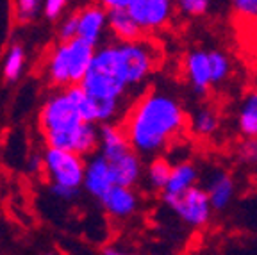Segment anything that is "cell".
I'll return each instance as SVG.
<instances>
[{
    "instance_id": "6da1fadb",
    "label": "cell",
    "mask_w": 257,
    "mask_h": 255,
    "mask_svg": "<svg viewBox=\"0 0 257 255\" xmlns=\"http://www.w3.org/2000/svg\"><path fill=\"white\" fill-rule=\"evenodd\" d=\"M161 63L157 45L149 40L111 41L96 47L80 86L95 100L96 123H112L123 112L131 89L141 88Z\"/></svg>"
},
{
    "instance_id": "ffe728a7",
    "label": "cell",
    "mask_w": 257,
    "mask_h": 255,
    "mask_svg": "<svg viewBox=\"0 0 257 255\" xmlns=\"http://www.w3.org/2000/svg\"><path fill=\"white\" fill-rule=\"evenodd\" d=\"M209 59H211V75H213V86L225 82L230 77L232 72V63H230L229 56L223 54L221 50H211L209 52Z\"/></svg>"
},
{
    "instance_id": "f546056e",
    "label": "cell",
    "mask_w": 257,
    "mask_h": 255,
    "mask_svg": "<svg viewBox=\"0 0 257 255\" xmlns=\"http://www.w3.org/2000/svg\"><path fill=\"white\" fill-rule=\"evenodd\" d=\"M102 253H107V255H118V253H121L118 248H104L102 250Z\"/></svg>"
},
{
    "instance_id": "484cf974",
    "label": "cell",
    "mask_w": 257,
    "mask_h": 255,
    "mask_svg": "<svg viewBox=\"0 0 257 255\" xmlns=\"http://www.w3.org/2000/svg\"><path fill=\"white\" fill-rule=\"evenodd\" d=\"M68 6V0H43V15L47 20H57Z\"/></svg>"
},
{
    "instance_id": "5bb4252c",
    "label": "cell",
    "mask_w": 257,
    "mask_h": 255,
    "mask_svg": "<svg viewBox=\"0 0 257 255\" xmlns=\"http://www.w3.org/2000/svg\"><path fill=\"white\" fill-rule=\"evenodd\" d=\"M109 31L116 41H134L143 38V29L128 13V9H112L109 11Z\"/></svg>"
},
{
    "instance_id": "603a6c76",
    "label": "cell",
    "mask_w": 257,
    "mask_h": 255,
    "mask_svg": "<svg viewBox=\"0 0 257 255\" xmlns=\"http://www.w3.org/2000/svg\"><path fill=\"white\" fill-rule=\"evenodd\" d=\"M230 4L239 20L257 22V0H230Z\"/></svg>"
},
{
    "instance_id": "ba28073f",
    "label": "cell",
    "mask_w": 257,
    "mask_h": 255,
    "mask_svg": "<svg viewBox=\"0 0 257 255\" xmlns=\"http://www.w3.org/2000/svg\"><path fill=\"white\" fill-rule=\"evenodd\" d=\"M114 177L109 161L102 156L100 152H95L86 159V172H84V184L82 188L93 198H102V195L107 193L114 186Z\"/></svg>"
},
{
    "instance_id": "d4e9b609",
    "label": "cell",
    "mask_w": 257,
    "mask_h": 255,
    "mask_svg": "<svg viewBox=\"0 0 257 255\" xmlns=\"http://www.w3.org/2000/svg\"><path fill=\"white\" fill-rule=\"evenodd\" d=\"M239 159L245 164H255L257 166V136L246 138V141L239 147Z\"/></svg>"
},
{
    "instance_id": "9a60e30c",
    "label": "cell",
    "mask_w": 257,
    "mask_h": 255,
    "mask_svg": "<svg viewBox=\"0 0 257 255\" xmlns=\"http://www.w3.org/2000/svg\"><path fill=\"white\" fill-rule=\"evenodd\" d=\"M197 182H198V170L195 164L189 163V161L177 163L173 164L172 175H170L166 188L161 191V196L181 195V193L188 191L193 186H197Z\"/></svg>"
},
{
    "instance_id": "8fae6325",
    "label": "cell",
    "mask_w": 257,
    "mask_h": 255,
    "mask_svg": "<svg viewBox=\"0 0 257 255\" xmlns=\"http://www.w3.org/2000/svg\"><path fill=\"white\" fill-rule=\"evenodd\" d=\"M184 75L197 95H205L209 89L213 88L209 52H205V50H191L184 59Z\"/></svg>"
},
{
    "instance_id": "cb8c5ba5",
    "label": "cell",
    "mask_w": 257,
    "mask_h": 255,
    "mask_svg": "<svg viewBox=\"0 0 257 255\" xmlns=\"http://www.w3.org/2000/svg\"><path fill=\"white\" fill-rule=\"evenodd\" d=\"M77 36H79V16L70 15L68 18H64L59 25V40L70 41Z\"/></svg>"
},
{
    "instance_id": "4316f807",
    "label": "cell",
    "mask_w": 257,
    "mask_h": 255,
    "mask_svg": "<svg viewBox=\"0 0 257 255\" xmlns=\"http://www.w3.org/2000/svg\"><path fill=\"white\" fill-rule=\"evenodd\" d=\"M80 189L66 188V186H56V184H50V193H52L56 198L63 200V202H72L77 195H79Z\"/></svg>"
},
{
    "instance_id": "44dd1931",
    "label": "cell",
    "mask_w": 257,
    "mask_h": 255,
    "mask_svg": "<svg viewBox=\"0 0 257 255\" xmlns=\"http://www.w3.org/2000/svg\"><path fill=\"white\" fill-rule=\"evenodd\" d=\"M175 8L181 15L197 18L207 13L209 0H175Z\"/></svg>"
},
{
    "instance_id": "4fadbf2b",
    "label": "cell",
    "mask_w": 257,
    "mask_h": 255,
    "mask_svg": "<svg viewBox=\"0 0 257 255\" xmlns=\"http://www.w3.org/2000/svg\"><path fill=\"white\" fill-rule=\"evenodd\" d=\"M205 191H207L214 211H225L234 198L236 184H234V179L227 172H216L209 179Z\"/></svg>"
},
{
    "instance_id": "e0dca14e",
    "label": "cell",
    "mask_w": 257,
    "mask_h": 255,
    "mask_svg": "<svg viewBox=\"0 0 257 255\" xmlns=\"http://www.w3.org/2000/svg\"><path fill=\"white\" fill-rule=\"evenodd\" d=\"M237 131L243 138H255L257 136V88H252L241 98L237 109Z\"/></svg>"
},
{
    "instance_id": "30bf717a",
    "label": "cell",
    "mask_w": 257,
    "mask_h": 255,
    "mask_svg": "<svg viewBox=\"0 0 257 255\" xmlns=\"http://www.w3.org/2000/svg\"><path fill=\"white\" fill-rule=\"evenodd\" d=\"M79 16V38L89 41L95 47L102 45L104 41V34L109 29V11L104 6L98 4L86 6L80 13H77Z\"/></svg>"
},
{
    "instance_id": "8992f818",
    "label": "cell",
    "mask_w": 257,
    "mask_h": 255,
    "mask_svg": "<svg viewBox=\"0 0 257 255\" xmlns=\"http://www.w3.org/2000/svg\"><path fill=\"white\" fill-rule=\"evenodd\" d=\"M163 202L191 228H204L214 211L205 188L198 186H193L181 195L163 196Z\"/></svg>"
},
{
    "instance_id": "f1b7e54d",
    "label": "cell",
    "mask_w": 257,
    "mask_h": 255,
    "mask_svg": "<svg viewBox=\"0 0 257 255\" xmlns=\"http://www.w3.org/2000/svg\"><path fill=\"white\" fill-rule=\"evenodd\" d=\"M43 168V156H32L29 161V172L38 173Z\"/></svg>"
},
{
    "instance_id": "83f0119b",
    "label": "cell",
    "mask_w": 257,
    "mask_h": 255,
    "mask_svg": "<svg viewBox=\"0 0 257 255\" xmlns=\"http://www.w3.org/2000/svg\"><path fill=\"white\" fill-rule=\"evenodd\" d=\"M102 6H104L107 11H112V9H127L131 0H98Z\"/></svg>"
},
{
    "instance_id": "4dcf8cb0",
    "label": "cell",
    "mask_w": 257,
    "mask_h": 255,
    "mask_svg": "<svg viewBox=\"0 0 257 255\" xmlns=\"http://www.w3.org/2000/svg\"><path fill=\"white\" fill-rule=\"evenodd\" d=\"M255 186H257V175H255Z\"/></svg>"
},
{
    "instance_id": "3957f363",
    "label": "cell",
    "mask_w": 257,
    "mask_h": 255,
    "mask_svg": "<svg viewBox=\"0 0 257 255\" xmlns=\"http://www.w3.org/2000/svg\"><path fill=\"white\" fill-rule=\"evenodd\" d=\"M40 125L47 147L64 148L89 157L98 150V123L86 121L70 98L66 89H56L40 112Z\"/></svg>"
},
{
    "instance_id": "d6986e66",
    "label": "cell",
    "mask_w": 257,
    "mask_h": 255,
    "mask_svg": "<svg viewBox=\"0 0 257 255\" xmlns=\"http://www.w3.org/2000/svg\"><path fill=\"white\" fill-rule=\"evenodd\" d=\"M25 61H27V56H25L24 47L18 43L11 45L2 63V79L6 82H16L24 73Z\"/></svg>"
},
{
    "instance_id": "ac0fdd59",
    "label": "cell",
    "mask_w": 257,
    "mask_h": 255,
    "mask_svg": "<svg viewBox=\"0 0 257 255\" xmlns=\"http://www.w3.org/2000/svg\"><path fill=\"white\" fill-rule=\"evenodd\" d=\"M172 168L173 164L166 157L154 156L149 166H147V170H145V179H147L149 188L159 193L163 191L166 188V184H168L170 175H172Z\"/></svg>"
},
{
    "instance_id": "52a82bcc",
    "label": "cell",
    "mask_w": 257,
    "mask_h": 255,
    "mask_svg": "<svg viewBox=\"0 0 257 255\" xmlns=\"http://www.w3.org/2000/svg\"><path fill=\"white\" fill-rule=\"evenodd\" d=\"M127 9L145 34H152L168 27L177 8L175 0H131Z\"/></svg>"
},
{
    "instance_id": "277c9868",
    "label": "cell",
    "mask_w": 257,
    "mask_h": 255,
    "mask_svg": "<svg viewBox=\"0 0 257 255\" xmlns=\"http://www.w3.org/2000/svg\"><path fill=\"white\" fill-rule=\"evenodd\" d=\"M96 47L82 38L61 41L50 52L45 64V75L54 88H70L80 84L91 66Z\"/></svg>"
},
{
    "instance_id": "7402d4cb",
    "label": "cell",
    "mask_w": 257,
    "mask_h": 255,
    "mask_svg": "<svg viewBox=\"0 0 257 255\" xmlns=\"http://www.w3.org/2000/svg\"><path fill=\"white\" fill-rule=\"evenodd\" d=\"M41 0H16L15 11L18 22H31L40 15Z\"/></svg>"
},
{
    "instance_id": "2e32d148",
    "label": "cell",
    "mask_w": 257,
    "mask_h": 255,
    "mask_svg": "<svg viewBox=\"0 0 257 255\" xmlns=\"http://www.w3.org/2000/svg\"><path fill=\"white\" fill-rule=\"evenodd\" d=\"M189 129L193 136H197L200 140H209L220 129V112L214 105L204 104L193 112L189 118Z\"/></svg>"
},
{
    "instance_id": "7a4b0ae2",
    "label": "cell",
    "mask_w": 257,
    "mask_h": 255,
    "mask_svg": "<svg viewBox=\"0 0 257 255\" xmlns=\"http://www.w3.org/2000/svg\"><path fill=\"white\" fill-rule=\"evenodd\" d=\"M121 127L140 156L154 157L181 140L188 131L189 120L175 96L161 89H150L127 109Z\"/></svg>"
},
{
    "instance_id": "9c48e42d",
    "label": "cell",
    "mask_w": 257,
    "mask_h": 255,
    "mask_svg": "<svg viewBox=\"0 0 257 255\" xmlns=\"http://www.w3.org/2000/svg\"><path fill=\"white\" fill-rule=\"evenodd\" d=\"M100 203L111 218L127 219L136 214V211L140 209V196L131 186L114 184L111 189H107L105 195H102Z\"/></svg>"
},
{
    "instance_id": "7c38bea8",
    "label": "cell",
    "mask_w": 257,
    "mask_h": 255,
    "mask_svg": "<svg viewBox=\"0 0 257 255\" xmlns=\"http://www.w3.org/2000/svg\"><path fill=\"white\" fill-rule=\"evenodd\" d=\"M134 148H128L127 152L120 154V156L107 159L111 164L112 177H114V182L121 184V186H131V188H136L138 182L141 180V177L145 175L143 170V161Z\"/></svg>"
},
{
    "instance_id": "5b68a950",
    "label": "cell",
    "mask_w": 257,
    "mask_h": 255,
    "mask_svg": "<svg viewBox=\"0 0 257 255\" xmlns=\"http://www.w3.org/2000/svg\"><path fill=\"white\" fill-rule=\"evenodd\" d=\"M43 170L50 184L80 189L84 184L86 157L72 150L47 147L43 154Z\"/></svg>"
}]
</instances>
